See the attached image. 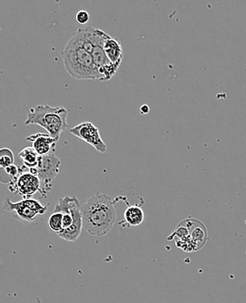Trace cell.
<instances>
[{
	"instance_id": "9c48e42d",
	"label": "cell",
	"mask_w": 246,
	"mask_h": 303,
	"mask_svg": "<svg viewBox=\"0 0 246 303\" xmlns=\"http://www.w3.org/2000/svg\"><path fill=\"white\" fill-rule=\"evenodd\" d=\"M26 170L29 169L24 166V172L21 173L17 181L9 186L10 192L20 194L24 200L31 198L38 192H40V181L38 176L32 174L29 170L26 172Z\"/></svg>"
},
{
	"instance_id": "2e32d148",
	"label": "cell",
	"mask_w": 246,
	"mask_h": 303,
	"mask_svg": "<svg viewBox=\"0 0 246 303\" xmlns=\"http://www.w3.org/2000/svg\"><path fill=\"white\" fill-rule=\"evenodd\" d=\"M48 228L57 234L63 230V214L60 212H54L48 218Z\"/></svg>"
},
{
	"instance_id": "277c9868",
	"label": "cell",
	"mask_w": 246,
	"mask_h": 303,
	"mask_svg": "<svg viewBox=\"0 0 246 303\" xmlns=\"http://www.w3.org/2000/svg\"><path fill=\"white\" fill-rule=\"evenodd\" d=\"M54 212L63 214V230L57 235L66 242H76L83 229L82 207L79 200L76 196L62 198L56 204Z\"/></svg>"
},
{
	"instance_id": "52a82bcc",
	"label": "cell",
	"mask_w": 246,
	"mask_h": 303,
	"mask_svg": "<svg viewBox=\"0 0 246 303\" xmlns=\"http://www.w3.org/2000/svg\"><path fill=\"white\" fill-rule=\"evenodd\" d=\"M60 160L54 153H51L49 155L40 156L37 168L29 170V172L38 176L40 181V193L43 196H46L51 190L52 182L60 172Z\"/></svg>"
},
{
	"instance_id": "3957f363",
	"label": "cell",
	"mask_w": 246,
	"mask_h": 303,
	"mask_svg": "<svg viewBox=\"0 0 246 303\" xmlns=\"http://www.w3.org/2000/svg\"><path fill=\"white\" fill-rule=\"evenodd\" d=\"M68 112V110L63 107L38 105L29 110L24 124L38 125L48 131L52 138L58 141L62 132L68 126L66 122Z\"/></svg>"
},
{
	"instance_id": "5bb4252c",
	"label": "cell",
	"mask_w": 246,
	"mask_h": 303,
	"mask_svg": "<svg viewBox=\"0 0 246 303\" xmlns=\"http://www.w3.org/2000/svg\"><path fill=\"white\" fill-rule=\"evenodd\" d=\"M24 166L23 168H18L15 164L9 166L6 169H0V182L4 184H12L17 181L21 173L24 172Z\"/></svg>"
},
{
	"instance_id": "9a60e30c",
	"label": "cell",
	"mask_w": 246,
	"mask_h": 303,
	"mask_svg": "<svg viewBox=\"0 0 246 303\" xmlns=\"http://www.w3.org/2000/svg\"><path fill=\"white\" fill-rule=\"evenodd\" d=\"M18 156L22 159L24 166L30 170L37 168L40 156L38 155L32 147H28L18 153Z\"/></svg>"
},
{
	"instance_id": "d6986e66",
	"label": "cell",
	"mask_w": 246,
	"mask_h": 303,
	"mask_svg": "<svg viewBox=\"0 0 246 303\" xmlns=\"http://www.w3.org/2000/svg\"><path fill=\"white\" fill-rule=\"evenodd\" d=\"M140 114H148V113H150V107L148 106L147 104H144V105L140 108Z\"/></svg>"
},
{
	"instance_id": "7c38bea8",
	"label": "cell",
	"mask_w": 246,
	"mask_h": 303,
	"mask_svg": "<svg viewBox=\"0 0 246 303\" xmlns=\"http://www.w3.org/2000/svg\"><path fill=\"white\" fill-rule=\"evenodd\" d=\"M103 49L110 62L120 65L123 59V48L119 40L111 38L108 35L104 40Z\"/></svg>"
},
{
	"instance_id": "e0dca14e",
	"label": "cell",
	"mask_w": 246,
	"mask_h": 303,
	"mask_svg": "<svg viewBox=\"0 0 246 303\" xmlns=\"http://www.w3.org/2000/svg\"><path fill=\"white\" fill-rule=\"evenodd\" d=\"M12 164H14V156L12 152L9 148H1V150H0V169H6Z\"/></svg>"
},
{
	"instance_id": "30bf717a",
	"label": "cell",
	"mask_w": 246,
	"mask_h": 303,
	"mask_svg": "<svg viewBox=\"0 0 246 303\" xmlns=\"http://www.w3.org/2000/svg\"><path fill=\"white\" fill-rule=\"evenodd\" d=\"M26 140L31 142L32 148H34L40 156H46L54 153L55 147L58 142L54 138H52L50 134L42 133L32 134L26 138Z\"/></svg>"
},
{
	"instance_id": "ba28073f",
	"label": "cell",
	"mask_w": 246,
	"mask_h": 303,
	"mask_svg": "<svg viewBox=\"0 0 246 303\" xmlns=\"http://www.w3.org/2000/svg\"><path fill=\"white\" fill-rule=\"evenodd\" d=\"M70 133L76 138L82 139V141L88 142L92 147L96 148L100 153L106 152V145L100 138L99 128L94 126L92 122H85L70 128Z\"/></svg>"
},
{
	"instance_id": "6da1fadb",
	"label": "cell",
	"mask_w": 246,
	"mask_h": 303,
	"mask_svg": "<svg viewBox=\"0 0 246 303\" xmlns=\"http://www.w3.org/2000/svg\"><path fill=\"white\" fill-rule=\"evenodd\" d=\"M83 228L92 236L108 234L116 223V214L110 196L96 193L89 198L82 206Z\"/></svg>"
},
{
	"instance_id": "4fadbf2b",
	"label": "cell",
	"mask_w": 246,
	"mask_h": 303,
	"mask_svg": "<svg viewBox=\"0 0 246 303\" xmlns=\"http://www.w3.org/2000/svg\"><path fill=\"white\" fill-rule=\"evenodd\" d=\"M145 218L144 212L138 206H131L124 212V220L130 226H137L142 224Z\"/></svg>"
},
{
	"instance_id": "8992f818",
	"label": "cell",
	"mask_w": 246,
	"mask_h": 303,
	"mask_svg": "<svg viewBox=\"0 0 246 303\" xmlns=\"http://www.w3.org/2000/svg\"><path fill=\"white\" fill-rule=\"evenodd\" d=\"M108 36V34H106V32L97 29L96 42L91 52L94 63L99 74V80L100 82L110 80L116 74L120 66L119 64H114L106 57L103 49V44Z\"/></svg>"
},
{
	"instance_id": "ac0fdd59",
	"label": "cell",
	"mask_w": 246,
	"mask_h": 303,
	"mask_svg": "<svg viewBox=\"0 0 246 303\" xmlns=\"http://www.w3.org/2000/svg\"><path fill=\"white\" fill-rule=\"evenodd\" d=\"M90 16L88 12L86 10H80L77 14H76V20L77 23H79L80 24H86L89 21Z\"/></svg>"
},
{
	"instance_id": "7a4b0ae2",
	"label": "cell",
	"mask_w": 246,
	"mask_h": 303,
	"mask_svg": "<svg viewBox=\"0 0 246 303\" xmlns=\"http://www.w3.org/2000/svg\"><path fill=\"white\" fill-rule=\"evenodd\" d=\"M62 58L66 71L72 78L99 80V74L92 54L82 48L74 36L69 40L62 50Z\"/></svg>"
},
{
	"instance_id": "5b68a950",
	"label": "cell",
	"mask_w": 246,
	"mask_h": 303,
	"mask_svg": "<svg viewBox=\"0 0 246 303\" xmlns=\"http://www.w3.org/2000/svg\"><path fill=\"white\" fill-rule=\"evenodd\" d=\"M3 210L12 214V217L23 223H31L37 218L38 215L43 214L48 210L38 200L26 198L17 203H14L10 198H6L3 204Z\"/></svg>"
},
{
	"instance_id": "8fae6325",
	"label": "cell",
	"mask_w": 246,
	"mask_h": 303,
	"mask_svg": "<svg viewBox=\"0 0 246 303\" xmlns=\"http://www.w3.org/2000/svg\"><path fill=\"white\" fill-rule=\"evenodd\" d=\"M184 223L188 229V235L196 244L198 250L204 246L207 240V232L204 226L200 221L194 218H187Z\"/></svg>"
}]
</instances>
